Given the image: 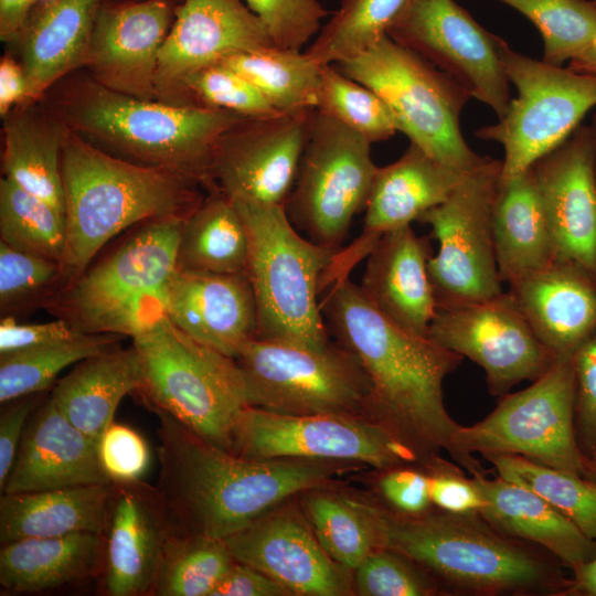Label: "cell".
<instances>
[{
  "label": "cell",
  "instance_id": "cell-45",
  "mask_svg": "<svg viewBox=\"0 0 596 596\" xmlns=\"http://www.w3.org/2000/svg\"><path fill=\"white\" fill-rule=\"evenodd\" d=\"M525 15L543 39L542 60L563 65L596 40V1L498 0Z\"/></svg>",
  "mask_w": 596,
  "mask_h": 596
},
{
  "label": "cell",
  "instance_id": "cell-48",
  "mask_svg": "<svg viewBox=\"0 0 596 596\" xmlns=\"http://www.w3.org/2000/svg\"><path fill=\"white\" fill-rule=\"evenodd\" d=\"M183 93L192 95L196 105L233 111L244 117L281 113L247 78L222 63L206 66L188 76L183 83Z\"/></svg>",
  "mask_w": 596,
  "mask_h": 596
},
{
  "label": "cell",
  "instance_id": "cell-55",
  "mask_svg": "<svg viewBox=\"0 0 596 596\" xmlns=\"http://www.w3.org/2000/svg\"><path fill=\"white\" fill-rule=\"evenodd\" d=\"M39 394L21 396L2 405L0 413V490L3 489L14 464L21 439L31 416L39 405Z\"/></svg>",
  "mask_w": 596,
  "mask_h": 596
},
{
  "label": "cell",
  "instance_id": "cell-36",
  "mask_svg": "<svg viewBox=\"0 0 596 596\" xmlns=\"http://www.w3.org/2000/svg\"><path fill=\"white\" fill-rule=\"evenodd\" d=\"M301 503L317 540L340 565L354 571L371 553L387 547L384 508L324 487L305 491Z\"/></svg>",
  "mask_w": 596,
  "mask_h": 596
},
{
  "label": "cell",
  "instance_id": "cell-3",
  "mask_svg": "<svg viewBox=\"0 0 596 596\" xmlns=\"http://www.w3.org/2000/svg\"><path fill=\"white\" fill-rule=\"evenodd\" d=\"M44 107L70 130L131 162L171 170L214 190L212 162L221 136L245 118L194 104L146 100L107 88L91 76L72 78Z\"/></svg>",
  "mask_w": 596,
  "mask_h": 596
},
{
  "label": "cell",
  "instance_id": "cell-8",
  "mask_svg": "<svg viewBox=\"0 0 596 596\" xmlns=\"http://www.w3.org/2000/svg\"><path fill=\"white\" fill-rule=\"evenodd\" d=\"M131 339L142 363L137 392L145 404L230 450L234 419L247 406L236 360L196 341L167 316Z\"/></svg>",
  "mask_w": 596,
  "mask_h": 596
},
{
  "label": "cell",
  "instance_id": "cell-63",
  "mask_svg": "<svg viewBox=\"0 0 596 596\" xmlns=\"http://www.w3.org/2000/svg\"><path fill=\"white\" fill-rule=\"evenodd\" d=\"M106 1H139V0H106ZM178 2H181L182 0H175Z\"/></svg>",
  "mask_w": 596,
  "mask_h": 596
},
{
  "label": "cell",
  "instance_id": "cell-25",
  "mask_svg": "<svg viewBox=\"0 0 596 596\" xmlns=\"http://www.w3.org/2000/svg\"><path fill=\"white\" fill-rule=\"evenodd\" d=\"M166 316L196 341L234 359L257 337L256 300L246 273L175 268L168 285Z\"/></svg>",
  "mask_w": 596,
  "mask_h": 596
},
{
  "label": "cell",
  "instance_id": "cell-59",
  "mask_svg": "<svg viewBox=\"0 0 596 596\" xmlns=\"http://www.w3.org/2000/svg\"><path fill=\"white\" fill-rule=\"evenodd\" d=\"M567 596H596V554L572 570Z\"/></svg>",
  "mask_w": 596,
  "mask_h": 596
},
{
  "label": "cell",
  "instance_id": "cell-18",
  "mask_svg": "<svg viewBox=\"0 0 596 596\" xmlns=\"http://www.w3.org/2000/svg\"><path fill=\"white\" fill-rule=\"evenodd\" d=\"M315 109L245 117L217 141L212 181L232 201L285 204Z\"/></svg>",
  "mask_w": 596,
  "mask_h": 596
},
{
  "label": "cell",
  "instance_id": "cell-58",
  "mask_svg": "<svg viewBox=\"0 0 596 596\" xmlns=\"http://www.w3.org/2000/svg\"><path fill=\"white\" fill-rule=\"evenodd\" d=\"M41 0H0V39L14 42L33 8Z\"/></svg>",
  "mask_w": 596,
  "mask_h": 596
},
{
  "label": "cell",
  "instance_id": "cell-34",
  "mask_svg": "<svg viewBox=\"0 0 596 596\" xmlns=\"http://www.w3.org/2000/svg\"><path fill=\"white\" fill-rule=\"evenodd\" d=\"M104 535L92 532L29 538L1 545L0 584L11 593H36L99 576Z\"/></svg>",
  "mask_w": 596,
  "mask_h": 596
},
{
  "label": "cell",
  "instance_id": "cell-2",
  "mask_svg": "<svg viewBox=\"0 0 596 596\" xmlns=\"http://www.w3.org/2000/svg\"><path fill=\"white\" fill-rule=\"evenodd\" d=\"M320 307L329 333L358 356L369 376L375 418L422 462L441 450L453 458L460 424L445 407L443 385L464 358L395 323L349 277L329 287Z\"/></svg>",
  "mask_w": 596,
  "mask_h": 596
},
{
  "label": "cell",
  "instance_id": "cell-64",
  "mask_svg": "<svg viewBox=\"0 0 596 596\" xmlns=\"http://www.w3.org/2000/svg\"><path fill=\"white\" fill-rule=\"evenodd\" d=\"M594 1H596V0H594Z\"/></svg>",
  "mask_w": 596,
  "mask_h": 596
},
{
  "label": "cell",
  "instance_id": "cell-29",
  "mask_svg": "<svg viewBox=\"0 0 596 596\" xmlns=\"http://www.w3.org/2000/svg\"><path fill=\"white\" fill-rule=\"evenodd\" d=\"M103 1L41 0L33 8L14 40L28 82L25 104L41 99L56 82L85 65Z\"/></svg>",
  "mask_w": 596,
  "mask_h": 596
},
{
  "label": "cell",
  "instance_id": "cell-17",
  "mask_svg": "<svg viewBox=\"0 0 596 596\" xmlns=\"http://www.w3.org/2000/svg\"><path fill=\"white\" fill-rule=\"evenodd\" d=\"M428 337L477 363L493 396L507 394L523 381H536L556 362L508 291L437 309Z\"/></svg>",
  "mask_w": 596,
  "mask_h": 596
},
{
  "label": "cell",
  "instance_id": "cell-15",
  "mask_svg": "<svg viewBox=\"0 0 596 596\" xmlns=\"http://www.w3.org/2000/svg\"><path fill=\"white\" fill-rule=\"evenodd\" d=\"M230 451L252 459L355 462L379 470L422 462L412 447L370 417L283 415L252 406L234 419Z\"/></svg>",
  "mask_w": 596,
  "mask_h": 596
},
{
  "label": "cell",
  "instance_id": "cell-38",
  "mask_svg": "<svg viewBox=\"0 0 596 596\" xmlns=\"http://www.w3.org/2000/svg\"><path fill=\"white\" fill-rule=\"evenodd\" d=\"M220 63L247 78L278 111L316 109L321 65L306 52L272 46Z\"/></svg>",
  "mask_w": 596,
  "mask_h": 596
},
{
  "label": "cell",
  "instance_id": "cell-54",
  "mask_svg": "<svg viewBox=\"0 0 596 596\" xmlns=\"http://www.w3.org/2000/svg\"><path fill=\"white\" fill-rule=\"evenodd\" d=\"M81 334L58 318L44 323H19L12 316L1 317L0 356L71 340Z\"/></svg>",
  "mask_w": 596,
  "mask_h": 596
},
{
  "label": "cell",
  "instance_id": "cell-7",
  "mask_svg": "<svg viewBox=\"0 0 596 596\" xmlns=\"http://www.w3.org/2000/svg\"><path fill=\"white\" fill-rule=\"evenodd\" d=\"M233 203L248 234L246 274L256 300V338L307 349L326 348L329 330L318 292L338 251L302 237L285 204Z\"/></svg>",
  "mask_w": 596,
  "mask_h": 596
},
{
  "label": "cell",
  "instance_id": "cell-23",
  "mask_svg": "<svg viewBox=\"0 0 596 596\" xmlns=\"http://www.w3.org/2000/svg\"><path fill=\"white\" fill-rule=\"evenodd\" d=\"M275 46L242 0H182L159 54L158 98L183 94L188 76L233 54Z\"/></svg>",
  "mask_w": 596,
  "mask_h": 596
},
{
  "label": "cell",
  "instance_id": "cell-28",
  "mask_svg": "<svg viewBox=\"0 0 596 596\" xmlns=\"http://www.w3.org/2000/svg\"><path fill=\"white\" fill-rule=\"evenodd\" d=\"M429 242L405 225L381 236L359 286L363 296L404 329L428 337L437 306L427 264Z\"/></svg>",
  "mask_w": 596,
  "mask_h": 596
},
{
  "label": "cell",
  "instance_id": "cell-43",
  "mask_svg": "<svg viewBox=\"0 0 596 596\" xmlns=\"http://www.w3.org/2000/svg\"><path fill=\"white\" fill-rule=\"evenodd\" d=\"M0 241L62 265L66 221L50 204L3 177L0 180Z\"/></svg>",
  "mask_w": 596,
  "mask_h": 596
},
{
  "label": "cell",
  "instance_id": "cell-19",
  "mask_svg": "<svg viewBox=\"0 0 596 596\" xmlns=\"http://www.w3.org/2000/svg\"><path fill=\"white\" fill-rule=\"evenodd\" d=\"M467 172L435 159L412 142L395 162L379 167L364 209L363 231L350 246L334 254L322 276L321 289L349 277L383 234L411 225L446 201Z\"/></svg>",
  "mask_w": 596,
  "mask_h": 596
},
{
  "label": "cell",
  "instance_id": "cell-53",
  "mask_svg": "<svg viewBox=\"0 0 596 596\" xmlns=\"http://www.w3.org/2000/svg\"><path fill=\"white\" fill-rule=\"evenodd\" d=\"M377 490L389 511L398 515L417 517L434 508L428 477L421 462L381 470Z\"/></svg>",
  "mask_w": 596,
  "mask_h": 596
},
{
  "label": "cell",
  "instance_id": "cell-13",
  "mask_svg": "<svg viewBox=\"0 0 596 596\" xmlns=\"http://www.w3.org/2000/svg\"><path fill=\"white\" fill-rule=\"evenodd\" d=\"M377 168L371 142L336 119L313 110L286 213L313 243L339 251L362 210Z\"/></svg>",
  "mask_w": 596,
  "mask_h": 596
},
{
  "label": "cell",
  "instance_id": "cell-11",
  "mask_svg": "<svg viewBox=\"0 0 596 596\" xmlns=\"http://www.w3.org/2000/svg\"><path fill=\"white\" fill-rule=\"evenodd\" d=\"M235 360L247 406L283 415L376 419L369 376L358 356L338 342L315 350L255 338Z\"/></svg>",
  "mask_w": 596,
  "mask_h": 596
},
{
  "label": "cell",
  "instance_id": "cell-57",
  "mask_svg": "<svg viewBox=\"0 0 596 596\" xmlns=\"http://www.w3.org/2000/svg\"><path fill=\"white\" fill-rule=\"evenodd\" d=\"M28 82L21 63L10 56L0 61V115L6 117L15 107L25 104Z\"/></svg>",
  "mask_w": 596,
  "mask_h": 596
},
{
  "label": "cell",
  "instance_id": "cell-31",
  "mask_svg": "<svg viewBox=\"0 0 596 596\" xmlns=\"http://www.w3.org/2000/svg\"><path fill=\"white\" fill-rule=\"evenodd\" d=\"M116 344L76 363L51 393L62 413L97 441L124 396L142 384L139 352L132 343L128 348Z\"/></svg>",
  "mask_w": 596,
  "mask_h": 596
},
{
  "label": "cell",
  "instance_id": "cell-10",
  "mask_svg": "<svg viewBox=\"0 0 596 596\" xmlns=\"http://www.w3.org/2000/svg\"><path fill=\"white\" fill-rule=\"evenodd\" d=\"M575 374L572 359L519 392L500 396L482 421L459 425L453 436V459L470 476L488 475L473 454L517 455L539 464L584 475L586 457L575 434Z\"/></svg>",
  "mask_w": 596,
  "mask_h": 596
},
{
  "label": "cell",
  "instance_id": "cell-27",
  "mask_svg": "<svg viewBox=\"0 0 596 596\" xmlns=\"http://www.w3.org/2000/svg\"><path fill=\"white\" fill-rule=\"evenodd\" d=\"M508 292L556 361L573 359L596 330V276L566 260L511 283Z\"/></svg>",
  "mask_w": 596,
  "mask_h": 596
},
{
  "label": "cell",
  "instance_id": "cell-12",
  "mask_svg": "<svg viewBox=\"0 0 596 596\" xmlns=\"http://www.w3.org/2000/svg\"><path fill=\"white\" fill-rule=\"evenodd\" d=\"M499 55L518 96L496 124L475 135L503 146L501 180L507 181L561 145L596 107V76L526 56L503 39Z\"/></svg>",
  "mask_w": 596,
  "mask_h": 596
},
{
  "label": "cell",
  "instance_id": "cell-37",
  "mask_svg": "<svg viewBox=\"0 0 596 596\" xmlns=\"http://www.w3.org/2000/svg\"><path fill=\"white\" fill-rule=\"evenodd\" d=\"M248 234L231 199L219 190L194 209L181 226L177 266L179 270L211 274L246 273Z\"/></svg>",
  "mask_w": 596,
  "mask_h": 596
},
{
  "label": "cell",
  "instance_id": "cell-44",
  "mask_svg": "<svg viewBox=\"0 0 596 596\" xmlns=\"http://www.w3.org/2000/svg\"><path fill=\"white\" fill-rule=\"evenodd\" d=\"M316 110L371 143L387 140L400 131L397 120L383 98L343 74L334 64L321 66Z\"/></svg>",
  "mask_w": 596,
  "mask_h": 596
},
{
  "label": "cell",
  "instance_id": "cell-52",
  "mask_svg": "<svg viewBox=\"0 0 596 596\" xmlns=\"http://www.w3.org/2000/svg\"><path fill=\"white\" fill-rule=\"evenodd\" d=\"M575 374V434L586 460L596 448V330L573 359Z\"/></svg>",
  "mask_w": 596,
  "mask_h": 596
},
{
  "label": "cell",
  "instance_id": "cell-61",
  "mask_svg": "<svg viewBox=\"0 0 596 596\" xmlns=\"http://www.w3.org/2000/svg\"><path fill=\"white\" fill-rule=\"evenodd\" d=\"M583 477L596 485V448L592 456L586 460L585 472Z\"/></svg>",
  "mask_w": 596,
  "mask_h": 596
},
{
  "label": "cell",
  "instance_id": "cell-60",
  "mask_svg": "<svg viewBox=\"0 0 596 596\" xmlns=\"http://www.w3.org/2000/svg\"><path fill=\"white\" fill-rule=\"evenodd\" d=\"M573 71L596 76V40L581 54L568 62Z\"/></svg>",
  "mask_w": 596,
  "mask_h": 596
},
{
  "label": "cell",
  "instance_id": "cell-4",
  "mask_svg": "<svg viewBox=\"0 0 596 596\" xmlns=\"http://www.w3.org/2000/svg\"><path fill=\"white\" fill-rule=\"evenodd\" d=\"M387 547L424 568L445 596H567L571 576L553 554L494 529L480 513L386 510Z\"/></svg>",
  "mask_w": 596,
  "mask_h": 596
},
{
  "label": "cell",
  "instance_id": "cell-49",
  "mask_svg": "<svg viewBox=\"0 0 596 596\" xmlns=\"http://www.w3.org/2000/svg\"><path fill=\"white\" fill-rule=\"evenodd\" d=\"M262 21L274 45L301 49L319 33L329 12L318 0H244Z\"/></svg>",
  "mask_w": 596,
  "mask_h": 596
},
{
  "label": "cell",
  "instance_id": "cell-6",
  "mask_svg": "<svg viewBox=\"0 0 596 596\" xmlns=\"http://www.w3.org/2000/svg\"><path fill=\"white\" fill-rule=\"evenodd\" d=\"M183 220L160 217L139 224L41 307L81 333L134 338L149 329L166 316Z\"/></svg>",
  "mask_w": 596,
  "mask_h": 596
},
{
  "label": "cell",
  "instance_id": "cell-21",
  "mask_svg": "<svg viewBox=\"0 0 596 596\" xmlns=\"http://www.w3.org/2000/svg\"><path fill=\"white\" fill-rule=\"evenodd\" d=\"M234 560L260 571L289 595L342 596L349 568L333 561L304 513L276 507L225 540Z\"/></svg>",
  "mask_w": 596,
  "mask_h": 596
},
{
  "label": "cell",
  "instance_id": "cell-24",
  "mask_svg": "<svg viewBox=\"0 0 596 596\" xmlns=\"http://www.w3.org/2000/svg\"><path fill=\"white\" fill-rule=\"evenodd\" d=\"M174 531L156 487L113 482L104 533L100 584L108 596H150Z\"/></svg>",
  "mask_w": 596,
  "mask_h": 596
},
{
  "label": "cell",
  "instance_id": "cell-32",
  "mask_svg": "<svg viewBox=\"0 0 596 596\" xmlns=\"http://www.w3.org/2000/svg\"><path fill=\"white\" fill-rule=\"evenodd\" d=\"M111 483L1 493V544L92 532L104 535Z\"/></svg>",
  "mask_w": 596,
  "mask_h": 596
},
{
  "label": "cell",
  "instance_id": "cell-41",
  "mask_svg": "<svg viewBox=\"0 0 596 596\" xmlns=\"http://www.w3.org/2000/svg\"><path fill=\"white\" fill-rule=\"evenodd\" d=\"M234 562L224 540L174 534L160 560L150 596H211Z\"/></svg>",
  "mask_w": 596,
  "mask_h": 596
},
{
  "label": "cell",
  "instance_id": "cell-9",
  "mask_svg": "<svg viewBox=\"0 0 596 596\" xmlns=\"http://www.w3.org/2000/svg\"><path fill=\"white\" fill-rule=\"evenodd\" d=\"M334 65L380 95L400 131L435 159L471 171L490 158L476 153L460 130L470 95L417 53L385 35L362 54Z\"/></svg>",
  "mask_w": 596,
  "mask_h": 596
},
{
  "label": "cell",
  "instance_id": "cell-1",
  "mask_svg": "<svg viewBox=\"0 0 596 596\" xmlns=\"http://www.w3.org/2000/svg\"><path fill=\"white\" fill-rule=\"evenodd\" d=\"M152 412L159 419L155 487L179 535L225 540L288 498L327 486L352 465L241 457L171 415Z\"/></svg>",
  "mask_w": 596,
  "mask_h": 596
},
{
  "label": "cell",
  "instance_id": "cell-26",
  "mask_svg": "<svg viewBox=\"0 0 596 596\" xmlns=\"http://www.w3.org/2000/svg\"><path fill=\"white\" fill-rule=\"evenodd\" d=\"M113 483L102 468L98 441L77 428L49 396L25 426L1 493Z\"/></svg>",
  "mask_w": 596,
  "mask_h": 596
},
{
  "label": "cell",
  "instance_id": "cell-16",
  "mask_svg": "<svg viewBox=\"0 0 596 596\" xmlns=\"http://www.w3.org/2000/svg\"><path fill=\"white\" fill-rule=\"evenodd\" d=\"M386 35L456 79L500 118L511 100L501 38L455 0H407Z\"/></svg>",
  "mask_w": 596,
  "mask_h": 596
},
{
  "label": "cell",
  "instance_id": "cell-62",
  "mask_svg": "<svg viewBox=\"0 0 596 596\" xmlns=\"http://www.w3.org/2000/svg\"><path fill=\"white\" fill-rule=\"evenodd\" d=\"M590 129L592 142H593V157H594V172L596 178V111L593 114L592 121L588 125Z\"/></svg>",
  "mask_w": 596,
  "mask_h": 596
},
{
  "label": "cell",
  "instance_id": "cell-46",
  "mask_svg": "<svg viewBox=\"0 0 596 596\" xmlns=\"http://www.w3.org/2000/svg\"><path fill=\"white\" fill-rule=\"evenodd\" d=\"M62 265L47 258L14 249L0 241V309L12 316L42 306L63 287Z\"/></svg>",
  "mask_w": 596,
  "mask_h": 596
},
{
  "label": "cell",
  "instance_id": "cell-5",
  "mask_svg": "<svg viewBox=\"0 0 596 596\" xmlns=\"http://www.w3.org/2000/svg\"><path fill=\"white\" fill-rule=\"evenodd\" d=\"M62 178L66 221L63 287L120 232L153 219H185L203 201L198 182L114 156L67 127Z\"/></svg>",
  "mask_w": 596,
  "mask_h": 596
},
{
  "label": "cell",
  "instance_id": "cell-14",
  "mask_svg": "<svg viewBox=\"0 0 596 596\" xmlns=\"http://www.w3.org/2000/svg\"><path fill=\"white\" fill-rule=\"evenodd\" d=\"M501 168L502 161L489 158L467 172L446 201L417 220L430 226L438 242L427 264L437 309L503 292L492 234Z\"/></svg>",
  "mask_w": 596,
  "mask_h": 596
},
{
  "label": "cell",
  "instance_id": "cell-22",
  "mask_svg": "<svg viewBox=\"0 0 596 596\" xmlns=\"http://www.w3.org/2000/svg\"><path fill=\"white\" fill-rule=\"evenodd\" d=\"M531 171L555 259L596 276V178L589 126L581 124Z\"/></svg>",
  "mask_w": 596,
  "mask_h": 596
},
{
  "label": "cell",
  "instance_id": "cell-47",
  "mask_svg": "<svg viewBox=\"0 0 596 596\" xmlns=\"http://www.w3.org/2000/svg\"><path fill=\"white\" fill-rule=\"evenodd\" d=\"M353 587L362 596H445L424 568L390 547L371 553L354 570Z\"/></svg>",
  "mask_w": 596,
  "mask_h": 596
},
{
  "label": "cell",
  "instance_id": "cell-33",
  "mask_svg": "<svg viewBox=\"0 0 596 596\" xmlns=\"http://www.w3.org/2000/svg\"><path fill=\"white\" fill-rule=\"evenodd\" d=\"M66 126L45 107L20 105L3 117L2 171L65 217L62 151Z\"/></svg>",
  "mask_w": 596,
  "mask_h": 596
},
{
  "label": "cell",
  "instance_id": "cell-30",
  "mask_svg": "<svg viewBox=\"0 0 596 596\" xmlns=\"http://www.w3.org/2000/svg\"><path fill=\"white\" fill-rule=\"evenodd\" d=\"M472 477L486 499L480 514L498 531L541 546L571 571L596 554V541L534 491L499 475Z\"/></svg>",
  "mask_w": 596,
  "mask_h": 596
},
{
  "label": "cell",
  "instance_id": "cell-56",
  "mask_svg": "<svg viewBox=\"0 0 596 596\" xmlns=\"http://www.w3.org/2000/svg\"><path fill=\"white\" fill-rule=\"evenodd\" d=\"M277 582L247 564L235 561L211 596H284Z\"/></svg>",
  "mask_w": 596,
  "mask_h": 596
},
{
  "label": "cell",
  "instance_id": "cell-51",
  "mask_svg": "<svg viewBox=\"0 0 596 596\" xmlns=\"http://www.w3.org/2000/svg\"><path fill=\"white\" fill-rule=\"evenodd\" d=\"M427 473L429 496L435 509L454 514L480 513L486 499L472 476L467 477L462 467L433 456L421 462Z\"/></svg>",
  "mask_w": 596,
  "mask_h": 596
},
{
  "label": "cell",
  "instance_id": "cell-39",
  "mask_svg": "<svg viewBox=\"0 0 596 596\" xmlns=\"http://www.w3.org/2000/svg\"><path fill=\"white\" fill-rule=\"evenodd\" d=\"M497 475L538 493L596 541V485L579 473L517 455H486Z\"/></svg>",
  "mask_w": 596,
  "mask_h": 596
},
{
  "label": "cell",
  "instance_id": "cell-35",
  "mask_svg": "<svg viewBox=\"0 0 596 596\" xmlns=\"http://www.w3.org/2000/svg\"><path fill=\"white\" fill-rule=\"evenodd\" d=\"M492 234L502 283L509 284L555 259L531 168L507 181L500 178Z\"/></svg>",
  "mask_w": 596,
  "mask_h": 596
},
{
  "label": "cell",
  "instance_id": "cell-50",
  "mask_svg": "<svg viewBox=\"0 0 596 596\" xmlns=\"http://www.w3.org/2000/svg\"><path fill=\"white\" fill-rule=\"evenodd\" d=\"M98 457L111 482L142 480L151 461L150 448L142 435L114 421L98 439Z\"/></svg>",
  "mask_w": 596,
  "mask_h": 596
},
{
  "label": "cell",
  "instance_id": "cell-42",
  "mask_svg": "<svg viewBox=\"0 0 596 596\" xmlns=\"http://www.w3.org/2000/svg\"><path fill=\"white\" fill-rule=\"evenodd\" d=\"M407 0H342L305 51L317 64L351 60L384 38Z\"/></svg>",
  "mask_w": 596,
  "mask_h": 596
},
{
  "label": "cell",
  "instance_id": "cell-20",
  "mask_svg": "<svg viewBox=\"0 0 596 596\" xmlns=\"http://www.w3.org/2000/svg\"><path fill=\"white\" fill-rule=\"evenodd\" d=\"M179 3L104 0L95 17L84 65L89 76L113 91L156 100L159 54Z\"/></svg>",
  "mask_w": 596,
  "mask_h": 596
},
{
  "label": "cell",
  "instance_id": "cell-40",
  "mask_svg": "<svg viewBox=\"0 0 596 596\" xmlns=\"http://www.w3.org/2000/svg\"><path fill=\"white\" fill-rule=\"evenodd\" d=\"M113 333H83L74 339L0 356V402L41 394L67 366L117 343Z\"/></svg>",
  "mask_w": 596,
  "mask_h": 596
}]
</instances>
